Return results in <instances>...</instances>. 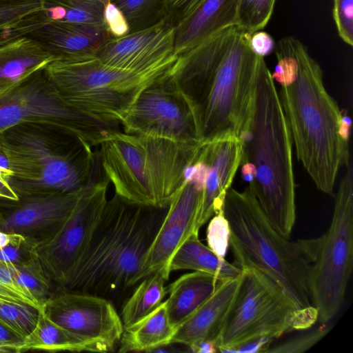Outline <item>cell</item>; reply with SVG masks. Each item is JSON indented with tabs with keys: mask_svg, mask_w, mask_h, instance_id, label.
<instances>
[{
	"mask_svg": "<svg viewBox=\"0 0 353 353\" xmlns=\"http://www.w3.org/2000/svg\"><path fill=\"white\" fill-rule=\"evenodd\" d=\"M42 9L40 0H0V30Z\"/></svg>",
	"mask_w": 353,
	"mask_h": 353,
	"instance_id": "d6a6232c",
	"label": "cell"
},
{
	"mask_svg": "<svg viewBox=\"0 0 353 353\" xmlns=\"http://www.w3.org/2000/svg\"><path fill=\"white\" fill-rule=\"evenodd\" d=\"M39 309L37 325L19 347L18 353L30 350L98 352L94 345L49 319L42 305Z\"/></svg>",
	"mask_w": 353,
	"mask_h": 353,
	"instance_id": "484cf974",
	"label": "cell"
},
{
	"mask_svg": "<svg viewBox=\"0 0 353 353\" xmlns=\"http://www.w3.org/2000/svg\"><path fill=\"white\" fill-rule=\"evenodd\" d=\"M239 3V0H203L174 27L178 56L221 30L236 26Z\"/></svg>",
	"mask_w": 353,
	"mask_h": 353,
	"instance_id": "44dd1931",
	"label": "cell"
},
{
	"mask_svg": "<svg viewBox=\"0 0 353 353\" xmlns=\"http://www.w3.org/2000/svg\"><path fill=\"white\" fill-rule=\"evenodd\" d=\"M96 57L110 66L139 74L167 70L178 57L174 27L165 18L149 28L114 37L99 50Z\"/></svg>",
	"mask_w": 353,
	"mask_h": 353,
	"instance_id": "9a60e30c",
	"label": "cell"
},
{
	"mask_svg": "<svg viewBox=\"0 0 353 353\" xmlns=\"http://www.w3.org/2000/svg\"><path fill=\"white\" fill-rule=\"evenodd\" d=\"M42 306L49 319L94 345L98 352L113 351L123 331L112 303L99 296L55 290Z\"/></svg>",
	"mask_w": 353,
	"mask_h": 353,
	"instance_id": "5bb4252c",
	"label": "cell"
},
{
	"mask_svg": "<svg viewBox=\"0 0 353 353\" xmlns=\"http://www.w3.org/2000/svg\"><path fill=\"white\" fill-rule=\"evenodd\" d=\"M276 0H239L236 26L252 34L269 22Z\"/></svg>",
	"mask_w": 353,
	"mask_h": 353,
	"instance_id": "1f68e13d",
	"label": "cell"
},
{
	"mask_svg": "<svg viewBox=\"0 0 353 353\" xmlns=\"http://www.w3.org/2000/svg\"><path fill=\"white\" fill-rule=\"evenodd\" d=\"M298 71L281 85V104L296 157L317 189L333 195L340 168L349 163L348 143L339 134L342 111L327 91L319 64L306 46L292 37Z\"/></svg>",
	"mask_w": 353,
	"mask_h": 353,
	"instance_id": "3957f363",
	"label": "cell"
},
{
	"mask_svg": "<svg viewBox=\"0 0 353 353\" xmlns=\"http://www.w3.org/2000/svg\"><path fill=\"white\" fill-rule=\"evenodd\" d=\"M39 314L31 305L0 300V323L23 339L35 327Z\"/></svg>",
	"mask_w": 353,
	"mask_h": 353,
	"instance_id": "4dcf8cb0",
	"label": "cell"
},
{
	"mask_svg": "<svg viewBox=\"0 0 353 353\" xmlns=\"http://www.w3.org/2000/svg\"><path fill=\"white\" fill-rule=\"evenodd\" d=\"M0 199L17 201L19 199L18 195L12 190L8 181L0 177Z\"/></svg>",
	"mask_w": 353,
	"mask_h": 353,
	"instance_id": "c3c4849f",
	"label": "cell"
},
{
	"mask_svg": "<svg viewBox=\"0 0 353 353\" xmlns=\"http://www.w3.org/2000/svg\"><path fill=\"white\" fill-rule=\"evenodd\" d=\"M169 70L141 92L120 125L128 134L201 143L193 108L170 76Z\"/></svg>",
	"mask_w": 353,
	"mask_h": 353,
	"instance_id": "4fadbf2b",
	"label": "cell"
},
{
	"mask_svg": "<svg viewBox=\"0 0 353 353\" xmlns=\"http://www.w3.org/2000/svg\"><path fill=\"white\" fill-rule=\"evenodd\" d=\"M249 45L256 55L263 58L269 55L275 48L273 37L268 32L261 30L251 34Z\"/></svg>",
	"mask_w": 353,
	"mask_h": 353,
	"instance_id": "b9f144b4",
	"label": "cell"
},
{
	"mask_svg": "<svg viewBox=\"0 0 353 353\" xmlns=\"http://www.w3.org/2000/svg\"><path fill=\"white\" fill-rule=\"evenodd\" d=\"M176 330L169 321L164 301L148 315L123 327L119 352H150L171 343Z\"/></svg>",
	"mask_w": 353,
	"mask_h": 353,
	"instance_id": "cb8c5ba5",
	"label": "cell"
},
{
	"mask_svg": "<svg viewBox=\"0 0 353 353\" xmlns=\"http://www.w3.org/2000/svg\"><path fill=\"white\" fill-rule=\"evenodd\" d=\"M189 351L196 353H215L219 352V345L213 340H204L188 347Z\"/></svg>",
	"mask_w": 353,
	"mask_h": 353,
	"instance_id": "f6af8a7d",
	"label": "cell"
},
{
	"mask_svg": "<svg viewBox=\"0 0 353 353\" xmlns=\"http://www.w3.org/2000/svg\"><path fill=\"white\" fill-rule=\"evenodd\" d=\"M170 272L181 270L201 271L227 280L241 275L242 269L217 256L199 239L194 231L175 252L169 265Z\"/></svg>",
	"mask_w": 353,
	"mask_h": 353,
	"instance_id": "d4e9b609",
	"label": "cell"
},
{
	"mask_svg": "<svg viewBox=\"0 0 353 353\" xmlns=\"http://www.w3.org/2000/svg\"><path fill=\"white\" fill-rule=\"evenodd\" d=\"M109 183L99 170L61 229L35 243V254L54 290L66 285L87 250L108 201Z\"/></svg>",
	"mask_w": 353,
	"mask_h": 353,
	"instance_id": "7c38bea8",
	"label": "cell"
},
{
	"mask_svg": "<svg viewBox=\"0 0 353 353\" xmlns=\"http://www.w3.org/2000/svg\"><path fill=\"white\" fill-rule=\"evenodd\" d=\"M0 300H4L7 301L16 302V303H23L31 305L32 306L36 307V305L27 300L26 299L22 297L18 294L12 292L8 288L1 285L0 284ZM38 308V307H37Z\"/></svg>",
	"mask_w": 353,
	"mask_h": 353,
	"instance_id": "bcb514c9",
	"label": "cell"
},
{
	"mask_svg": "<svg viewBox=\"0 0 353 353\" xmlns=\"http://www.w3.org/2000/svg\"><path fill=\"white\" fill-rule=\"evenodd\" d=\"M24 339L0 323V345L10 348L13 352L18 353L19 347Z\"/></svg>",
	"mask_w": 353,
	"mask_h": 353,
	"instance_id": "ee69618b",
	"label": "cell"
},
{
	"mask_svg": "<svg viewBox=\"0 0 353 353\" xmlns=\"http://www.w3.org/2000/svg\"><path fill=\"white\" fill-rule=\"evenodd\" d=\"M296 307L285 290L262 272L242 269L240 285L224 321L219 352L252 339H274L289 331Z\"/></svg>",
	"mask_w": 353,
	"mask_h": 353,
	"instance_id": "8fae6325",
	"label": "cell"
},
{
	"mask_svg": "<svg viewBox=\"0 0 353 353\" xmlns=\"http://www.w3.org/2000/svg\"><path fill=\"white\" fill-rule=\"evenodd\" d=\"M167 280L159 272L141 280V283L125 303L121 312L123 327H128L148 315L162 303L168 292Z\"/></svg>",
	"mask_w": 353,
	"mask_h": 353,
	"instance_id": "4316f807",
	"label": "cell"
},
{
	"mask_svg": "<svg viewBox=\"0 0 353 353\" xmlns=\"http://www.w3.org/2000/svg\"><path fill=\"white\" fill-rule=\"evenodd\" d=\"M166 0H110L123 14L130 33L152 27L163 19ZM129 33V34H130Z\"/></svg>",
	"mask_w": 353,
	"mask_h": 353,
	"instance_id": "f546056e",
	"label": "cell"
},
{
	"mask_svg": "<svg viewBox=\"0 0 353 353\" xmlns=\"http://www.w3.org/2000/svg\"><path fill=\"white\" fill-rule=\"evenodd\" d=\"M225 280L214 274L194 271L185 274L167 289L165 301L170 324L176 330L194 314Z\"/></svg>",
	"mask_w": 353,
	"mask_h": 353,
	"instance_id": "603a6c76",
	"label": "cell"
},
{
	"mask_svg": "<svg viewBox=\"0 0 353 353\" xmlns=\"http://www.w3.org/2000/svg\"><path fill=\"white\" fill-rule=\"evenodd\" d=\"M41 44L54 59L96 57L114 38L105 25L47 20L28 35Z\"/></svg>",
	"mask_w": 353,
	"mask_h": 353,
	"instance_id": "d6986e66",
	"label": "cell"
},
{
	"mask_svg": "<svg viewBox=\"0 0 353 353\" xmlns=\"http://www.w3.org/2000/svg\"><path fill=\"white\" fill-rule=\"evenodd\" d=\"M26 238L19 234H8L0 231V249L12 243L24 241Z\"/></svg>",
	"mask_w": 353,
	"mask_h": 353,
	"instance_id": "681fc988",
	"label": "cell"
},
{
	"mask_svg": "<svg viewBox=\"0 0 353 353\" xmlns=\"http://www.w3.org/2000/svg\"><path fill=\"white\" fill-rule=\"evenodd\" d=\"M323 325L314 330L292 338L276 347L269 348L268 353H301L308 350L320 341L332 329V325Z\"/></svg>",
	"mask_w": 353,
	"mask_h": 353,
	"instance_id": "e575fe53",
	"label": "cell"
},
{
	"mask_svg": "<svg viewBox=\"0 0 353 353\" xmlns=\"http://www.w3.org/2000/svg\"><path fill=\"white\" fill-rule=\"evenodd\" d=\"M241 279V274L224 281L214 294L176 329L171 343L183 344L187 347L204 340H213L218 343Z\"/></svg>",
	"mask_w": 353,
	"mask_h": 353,
	"instance_id": "ffe728a7",
	"label": "cell"
},
{
	"mask_svg": "<svg viewBox=\"0 0 353 353\" xmlns=\"http://www.w3.org/2000/svg\"><path fill=\"white\" fill-rule=\"evenodd\" d=\"M223 211L230 227L234 264L258 270L281 286L296 309L311 305L309 272L319 238L292 241L278 232L248 186L243 191L230 188Z\"/></svg>",
	"mask_w": 353,
	"mask_h": 353,
	"instance_id": "5b68a950",
	"label": "cell"
},
{
	"mask_svg": "<svg viewBox=\"0 0 353 353\" xmlns=\"http://www.w3.org/2000/svg\"><path fill=\"white\" fill-rule=\"evenodd\" d=\"M333 17L340 38L353 45V0H334Z\"/></svg>",
	"mask_w": 353,
	"mask_h": 353,
	"instance_id": "d590c367",
	"label": "cell"
},
{
	"mask_svg": "<svg viewBox=\"0 0 353 353\" xmlns=\"http://www.w3.org/2000/svg\"><path fill=\"white\" fill-rule=\"evenodd\" d=\"M198 157L208 167L196 228H200L223 209L227 191L241 165L243 144L235 135L203 142Z\"/></svg>",
	"mask_w": 353,
	"mask_h": 353,
	"instance_id": "ac0fdd59",
	"label": "cell"
},
{
	"mask_svg": "<svg viewBox=\"0 0 353 353\" xmlns=\"http://www.w3.org/2000/svg\"><path fill=\"white\" fill-rule=\"evenodd\" d=\"M34 244V241L26 238L20 243L9 244L1 248L0 263L19 265L27 262L35 254Z\"/></svg>",
	"mask_w": 353,
	"mask_h": 353,
	"instance_id": "8d00e7d4",
	"label": "cell"
},
{
	"mask_svg": "<svg viewBox=\"0 0 353 353\" xmlns=\"http://www.w3.org/2000/svg\"><path fill=\"white\" fill-rule=\"evenodd\" d=\"M104 23L110 32L115 37H122L130 33L129 25L122 12L112 2L104 10Z\"/></svg>",
	"mask_w": 353,
	"mask_h": 353,
	"instance_id": "f35d334b",
	"label": "cell"
},
{
	"mask_svg": "<svg viewBox=\"0 0 353 353\" xmlns=\"http://www.w3.org/2000/svg\"><path fill=\"white\" fill-rule=\"evenodd\" d=\"M54 59L41 44L28 36L0 42V97Z\"/></svg>",
	"mask_w": 353,
	"mask_h": 353,
	"instance_id": "7402d4cb",
	"label": "cell"
},
{
	"mask_svg": "<svg viewBox=\"0 0 353 353\" xmlns=\"http://www.w3.org/2000/svg\"><path fill=\"white\" fill-rule=\"evenodd\" d=\"M251 34L224 28L179 54L168 71L193 108L202 142L240 139L250 126L261 58L250 49Z\"/></svg>",
	"mask_w": 353,
	"mask_h": 353,
	"instance_id": "6da1fadb",
	"label": "cell"
},
{
	"mask_svg": "<svg viewBox=\"0 0 353 353\" xmlns=\"http://www.w3.org/2000/svg\"><path fill=\"white\" fill-rule=\"evenodd\" d=\"M169 69L139 74L88 57L54 59L44 70L68 105L99 121L120 125L141 92Z\"/></svg>",
	"mask_w": 353,
	"mask_h": 353,
	"instance_id": "ba28073f",
	"label": "cell"
},
{
	"mask_svg": "<svg viewBox=\"0 0 353 353\" xmlns=\"http://www.w3.org/2000/svg\"><path fill=\"white\" fill-rule=\"evenodd\" d=\"M44 69L0 97V133L19 125H46L93 148L108 131L118 129L117 125L99 121L68 105Z\"/></svg>",
	"mask_w": 353,
	"mask_h": 353,
	"instance_id": "30bf717a",
	"label": "cell"
},
{
	"mask_svg": "<svg viewBox=\"0 0 353 353\" xmlns=\"http://www.w3.org/2000/svg\"><path fill=\"white\" fill-rule=\"evenodd\" d=\"M335 198L330 225L319 238L308 276L310 303L321 323L330 322L343 305L353 268V168L348 164Z\"/></svg>",
	"mask_w": 353,
	"mask_h": 353,
	"instance_id": "9c48e42d",
	"label": "cell"
},
{
	"mask_svg": "<svg viewBox=\"0 0 353 353\" xmlns=\"http://www.w3.org/2000/svg\"><path fill=\"white\" fill-rule=\"evenodd\" d=\"M202 190L192 182H185L174 195L166 214L146 254L137 277V283L157 272L166 280L169 265L175 252L196 230V224L201 204Z\"/></svg>",
	"mask_w": 353,
	"mask_h": 353,
	"instance_id": "e0dca14e",
	"label": "cell"
},
{
	"mask_svg": "<svg viewBox=\"0 0 353 353\" xmlns=\"http://www.w3.org/2000/svg\"><path fill=\"white\" fill-rule=\"evenodd\" d=\"M48 19L79 24L105 25L110 0H40Z\"/></svg>",
	"mask_w": 353,
	"mask_h": 353,
	"instance_id": "83f0119b",
	"label": "cell"
},
{
	"mask_svg": "<svg viewBox=\"0 0 353 353\" xmlns=\"http://www.w3.org/2000/svg\"><path fill=\"white\" fill-rule=\"evenodd\" d=\"M351 125L352 120L350 116L346 113H342L339 125V134L342 139L347 143L349 141Z\"/></svg>",
	"mask_w": 353,
	"mask_h": 353,
	"instance_id": "7dc6e473",
	"label": "cell"
},
{
	"mask_svg": "<svg viewBox=\"0 0 353 353\" xmlns=\"http://www.w3.org/2000/svg\"><path fill=\"white\" fill-rule=\"evenodd\" d=\"M202 143L128 134L117 129L102 138L97 154L117 195L132 203L164 208L185 183L184 170L196 161Z\"/></svg>",
	"mask_w": 353,
	"mask_h": 353,
	"instance_id": "8992f818",
	"label": "cell"
},
{
	"mask_svg": "<svg viewBox=\"0 0 353 353\" xmlns=\"http://www.w3.org/2000/svg\"><path fill=\"white\" fill-rule=\"evenodd\" d=\"M19 197L75 192L85 188L99 169L92 148L52 127L17 125L0 133Z\"/></svg>",
	"mask_w": 353,
	"mask_h": 353,
	"instance_id": "52a82bcc",
	"label": "cell"
},
{
	"mask_svg": "<svg viewBox=\"0 0 353 353\" xmlns=\"http://www.w3.org/2000/svg\"><path fill=\"white\" fill-rule=\"evenodd\" d=\"M159 208L108 200L87 250L66 285L112 302L137 283L146 254L166 214Z\"/></svg>",
	"mask_w": 353,
	"mask_h": 353,
	"instance_id": "7a4b0ae2",
	"label": "cell"
},
{
	"mask_svg": "<svg viewBox=\"0 0 353 353\" xmlns=\"http://www.w3.org/2000/svg\"><path fill=\"white\" fill-rule=\"evenodd\" d=\"M240 140L241 163H248L254 172L249 188L272 225L290 238L296 216L292 141L275 81L263 57L250 124Z\"/></svg>",
	"mask_w": 353,
	"mask_h": 353,
	"instance_id": "277c9868",
	"label": "cell"
},
{
	"mask_svg": "<svg viewBox=\"0 0 353 353\" xmlns=\"http://www.w3.org/2000/svg\"><path fill=\"white\" fill-rule=\"evenodd\" d=\"M85 188L70 192L4 199L0 231L41 241L57 233L68 220Z\"/></svg>",
	"mask_w": 353,
	"mask_h": 353,
	"instance_id": "2e32d148",
	"label": "cell"
},
{
	"mask_svg": "<svg viewBox=\"0 0 353 353\" xmlns=\"http://www.w3.org/2000/svg\"><path fill=\"white\" fill-rule=\"evenodd\" d=\"M230 227L223 209L210 220L206 231L208 246L217 256L225 259L230 242Z\"/></svg>",
	"mask_w": 353,
	"mask_h": 353,
	"instance_id": "836d02e7",
	"label": "cell"
},
{
	"mask_svg": "<svg viewBox=\"0 0 353 353\" xmlns=\"http://www.w3.org/2000/svg\"><path fill=\"white\" fill-rule=\"evenodd\" d=\"M203 0H166L165 15L174 27L185 19Z\"/></svg>",
	"mask_w": 353,
	"mask_h": 353,
	"instance_id": "74e56055",
	"label": "cell"
},
{
	"mask_svg": "<svg viewBox=\"0 0 353 353\" xmlns=\"http://www.w3.org/2000/svg\"><path fill=\"white\" fill-rule=\"evenodd\" d=\"M274 340V339L269 336L255 338L232 347L223 348L220 352L223 353L266 352Z\"/></svg>",
	"mask_w": 353,
	"mask_h": 353,
	"instance_id": "60d3db41",
	"label": "cell"
},
{
	"mask_svg": "<svg viewBox=\"0 0 353 353\" xmlns=\"http://www.w3.org/2000/svg\"><path fill=\"white\" fill-rule=\"evenodd\" d=\"M319 319L317 309L312 305L294 309L289 321V331L304 330L312 327Z\"/></svg>",
	"mask_w": 353,
	"mask_h": 353,
	"instance_id": "ab89813d",
	"label": "cell"
},
{
	"mask_svg": "<svg viewBox=\"0 0 353 353\" xmlns=\"http://www.w3.org/2000/svg\"><path fill=\"white\" fill-rule=\"evenodd\" d=\"M0 216H1V214H0Z\"/></svg>",
	"mask_w": 353,
	"mask_h": 353,
	"instance_id": "f907efd6",
	"label": "cell"
},
{
	"mask_svg": "<svg viewBox=\"0 0 353 353\" xmlns=\"http://www.w3.org/2000/svg\"><path fill=\"white\" fill-rule=\"evenodd\" d=\"M0 284L30 301L38 308L41 307L26 292L16 279L12 276L6 265L2 263H0Z\"/></svg>",
	"mask_w": 353,
	"mask_h": 353,
	"instance_id": "7bdbcfd3",
	"label": "cell"
},
{
	"mask_svg": "<svg viewBox=\"0 0 353 353\" xmlns=\"http://www.w3.org/2000/svg\"><path fill=\"white\" fill-rule=\"evenodd\" d=\"M6 265L18 283L40 306L53 294L54 287L45 275L35 254L21 265Z\"/></svg>",
	"mask_w": 353,
	"mask_h": 353,
	"instance_id": "f1b7e54d",
	"label": "cell"
}]
</instances>
